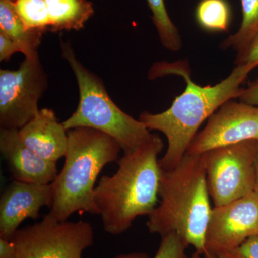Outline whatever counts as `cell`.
Wrapping results in <instances>:
<instances>
[{
	"label": "cell",
	"instance_id": "7c38bea8",
	"mask_svg": "<svg viewBox=\"0 0 258 258\" xmlns=\"http://www.w3.org/2000/svg\"><path fill=\"white\" fill-rule=\"evenodd\" d=\"M0 152L16 181L49 184L58 174L57 163L45 160L27 147L18 129L0 128Z\"/></svg>",
	"mask_w": 258,
	"mask_h": 258
},
{
	"label": "cell",
	"instance_id": "f1b7e54d",
	"mask_svg": "<svg viewBox=\"0 0 258 258\" xmlns=\"http://www.w3.org/2000/svg\"><path fill=\"white\" fill-rule=\"evenodd\" d=\"M189 258H203V254H199L198 252H195V253L191 255V257Z\"/></svg>",
	"mask_w": 258,
	"mask_h": 258
},
{
	"label": "cell",
	"instance_id": "2e32d148",
	"mask_svg": "<svg viewBox=\"0 0 258 258\" xmlns=\"http://www.w3.org/2000/svg\"><path fill=\"white\" fill-rule=\"evenodd\" d=\"M195 18L204 30L228 32L232 20L230 5L227 0H200Z\"/></svg>",
	"mask_w": 258,
	"mask_h": 258
},
{
	"label": "cell",
	"instance_id": "9a60e30c",
	"mask_svg": "<svg viewBox=\"0 0 258 258\" xmlns=\"http://www.w3.org/2000/svg\"><path fill=\"white\" fill-rule=\"evenodd\" d=\"M50 18V30H82L94 15L93 5L88 0H45Z\"/></svg>",
	"mask_w": 258,
	"mask_h": 258
},
{
	"label": "cell",
	"instance_id": "7a4b0ae2",
	"mask_svg": "<svg viewBox=\"0 0 258 258\" xmlns=\"http://www.w3.org/2000/svg\"><path fill=\"white\" fill-rule=\"evenodd\" d=\"M164 149L157 134L116 161L118 169L103 176L95 188L94 201L107 233L126 232L141 216H149L159 202L161 168L159 156Z\"/></svg>",
	"mask_w": 258,
	"mask_h": 258
},
{
	"label": "cell",
	"instance_id": "f546056e",
	"mask_svg": "<svg viewBox=\"0 0 258 258\" xmlns=\"http://www.w3.org/2000/svg\"><path fill=\"white\" fill-rule=\"evenodd\" d=\"M10 1L14 2L15 0H10Z\"/></svg>",
	"mask_w": 258,
	"mask_h": 258
},
{
	"label": "cell",
	"instance_id": "5b68a950",
	"mask_svg": "<svg viewBox=\"0 0 258 258\" xmlns=\"http://www.w3.org/2000/svg\"><path fill=\"white\" fill-rule=\"evenodd\" d=\"M61 55L74 71L79 91V104L62 122L69 131L89 128L114 139L123 153L133 152L152 138L140 120L125 113L111 99L99 76L85 67L76 57L70 42L60 40Z\"/></svg>",
	"mask_w": 258,
	"mask_h": 258
},
{
	"label": "cell",
	"instance_id": "83f0119b",
	"mask_svg": "<svg viewBox=\"0 0 258 258\" xmlns=\"http://www.w3.org/2000/svg\"><path fill=\"white\" fill-rule=\"evenodd\" d=\"M203 258H220L216 254L210 253V252H205L203 254Z\"/></svg>",
	"mask_w": 258,
	"mask_h": 258
},
{
	"label": "cell",
	"instance_id": "e0dca14e",
	"mask_svg": "<svg viewBox=\"0 0 258 258\" xmlns=\"http://www.w3.org/2000/svg\"><path fill=\"white\" fill-rule=\"evenodd\" d=\"M242 20L239 30L222 42L221 48L243 51L258 33V0H241Z\"/></svg>",
	"mask_w": 258,
	"mask_h": 258
},
{
	"label": "cell",
	"instance_id": "cb8c5ba5",
	"mask_svg": "<svg viewBox=\"0 0 258 258\" xmlns=\"http://www.w3.org/2000/svg\"><path fill=\"white\" fill-rule=\"evenodd\" d=\"M238 99L247 104L258 106V79L249 83L247 88H244Z\"/></svg>",
	"mask_w": 258,
	"mask_h": 258
},
{
	"label": "cell",
	"instance_id": "4fadbf2b",
	"mask_svg": "<svg viewBox=\"0 0 258 258\" xmlns=\"http://www.w3.org/2000/svg\"><path fill=\"white\" fill-rule=\"evenodd\" d=\"M19 135L23 143L45 160L57 162L64 157L68 147V131L53 110L40 109L23 128Z\"/></svg>",
	"mask_w": 258,
	"mask_h": 258
},
{
	"label": "cell",
	"instance_id": "603a6c76",
	"mask_svg": "<svg viewBox=\"0 0 258 258\" xmlns=\"http://www.w3.org/2000/svg\"><path fill=\"white\" fill-rule=\"evenodd\" d=\"M21 52L20 47L9 37L0 32V61L8 62L12 56Z\"/></svg>",
	"mask_w": 258,
	"mask_h": 258
},
{
	"label": "cell",
	"instance_id": "ffe728a7",
	"mask_svg": "<svg viewBox=\"0 0 258 258\" xmlns=\"http://www.w3.org/2000/svg\"><path fill=\"white\" fill-rule=\"evenodd\" d=\"M187 248L181 237L171 232L161 237L160 245L154 258H189L185 252Z\"/></svg>",
	"mask_w": 258,
	"mask_h": 258
},
{
	"label": "cell",
	"instance_id": "484cf974",
	"mask_svg": "<svg viewBox=\"0 0 258 258\" xmlns=\"http://www.w3.org/2000/svg\"><path fill=\"white\" fill-rule=\"evenodd\" d=\"M114 258H150L147 252H134L131 253L120 254Z\"/></svg>",
	"mask_w": 258,
	"mask_h": 258
},
{
	"label": "cell",
	"instance_id": "4316f807",
	"mask_svg": "<svg viewBox=\"0 0 258 258\" xmlns=\"http://www.w3.org/2000/svg\"><path fill=\"white\" fill-rule=\"evenodd\" d=\"M254 192L258 196V152L255 162V185H254Z\"/></svg>",
	"mask_w": 258,
	"mask_h": 258
},
{
	"label": "cell",
	"instance_id": "6da1fadb",
	"mask_svg": "<svg viewBox=\"0 0 258 258\" xmlns=\"http://www.w3.org/2000/svg\"><path fill=\"white\" fill-rule=\"evenodd\" d=\"M252 70L246 64L236 66L228 77L215 86H201L191 80L186 60L163 61L153 64L148 74L149 79L176 75L186 82L184 92L176 97L165 111H144L139 115V119L150 132H160L167 139V149L159 159L163 170H171L181 162L205 120L226 102L240 96L244 89L240 86Z\"/></svg>",
	"mask_w": 258,
	"mask_h": 258
},
{
	"label": "cell",
	"instance_id": "ac0fdd59",
	"mask_svg": "<svg viewBox=\"0 0 258 258\" xmlns=\"http://www.w3.org/2000/svg\"><path fill=\"white\" fill-rule=\"evenodd\" d=\"M147 2L152 12L153 24L163 46L171 52L181 50L182 47L181 35L168 14L164 0H147Z\"/></svg>",
	"mask_w": 258,
	"mask_h": 258
},
{
	"label": "cell",
	"instance_id": "4dcf8cb0",
	"mask_svg": "<svg viewBox=\"0 0 258 258\" xmlns=\"http://www.w3.org/2000/svg\"><path fill=\"white\" fill-rule=\"evenodd\" d=\"M14 258H18V257H17V256H16V257H15Z\"/></svg>",
	"mask_w": 258,
	"mask_h": 258
},
{
	"label": "cell",
	"instance_id": "52a82bcc",
	"mask_svg": "<svg viewBox=\"0 0 258 258\" xmlns=\"http://www.w3.org/2000/svg\"><path fill=\"white\" fill-rule=\"evenodd\" d=\"M12 242L18 258H82L94 243V230L89 222L60 221L47 214L19 229Z\"/></svg>",
	"mask_w": 258,
	"mask_h": 258
},
{
	"label": "cell",
	"instance_id": "ba28073f",
	"mask_svg": "<svg viewBox=\"0 0 258 258\" xmlns=\"http://www.w3.org/2000/svg\"><path fill=\"white\" fill-rule=\"evenodd\" d=\"M48 80L38 56L25 57L18 69L0 70V128H23L38 113Z\"/></svg>",
	"mask_w": 258,
	"mask_h": 258
},
{
	"label": "cell",
	"instance_id": "277c9868",
	"mask_svg": "<svg viewBox=\"0 0 258 258\" xmlns=\"http://www.w3.org/2000/svg\"><path fill=\"white\" fill-rule=\"evenodd\" d=\"M68 137L63 167L51 183L53 203L48 214L60 221L76 212L98 215L97 178L107 164L118 161L122 151L114 139L95 129H71Z\"/></svg>",
	"mask_w": 258,
	"mask_h": 258
},
{
	"label": "cell",
	"instance_id": "44dd1931",
	"mask_svg": "<svg viewBox=\"0 0 258 258\" xmlns=\"http://www.w3.org/2000/svg\"><path fill=\"white\" fill-rule=\"evenodd\" d=\"M216 255L220 258H258V235L252 236L235 248Z\"/></svg>",
	"mask_w": 258,
	"mask_h": 258
},
{
	"label": "cell",
	"instance_id": "8992f818",
	"mask_svg": "<svg viewBox=\"0 0 258 258\" xmlns=\"http://www.w3.org/2000/svg\"><path fill=\"white\" fill-rule=\"evenodd\" d=\"M257 152L258 141L249 140L203 154L214 207L254 192Z\"/></svg>",
	"mask_w": 258,
	"mask_h": 258
},
{
	"label": "cell",
	"instance_id": "30bf717a",
	"mask_svg": "<svg viewBox=\"0 0 258 258\" xmlns=\"http://www.w3.org/2000/svg\"><path fill=\"white\" fill-rule=\"evenodd\" d=\"M254 235H258V196L254 192L212 208L205 253L230 250Z\"/></svg>",
	"mask_w": 258,
	"mask_h": 258
},
{
	"label": "cell",
	"instance_id": "3957f363",
	"mask_svg": "<svg viewBox=\"0 0 258 258\" xmlns=\"http://www.w3.org/2000/svg\"><path fill=\"white\" fill-rule=\"evenodd\" d=\"M159 204L148 216V230L161 237L174 232L188 247L205 253L212 208L203 154L184 156L171 170L161 169Z\"/></svg>",
	"mask_w": 258,
	"mask_h": 258
},
{
	"label": "cell",
	"instance_id": "7402d4cb",
	"mask_svg": "<svg viewBox=\"0 0 258 258\" xmlns=\"http://www.w3.org/2000/svg\"><path fill=\"white\" fill-rule=\"evenodd\" d=\"M236 66L246 64L252 69L258 67V33L252 39L248 46L236 56Z\"/></svg>",
	"mask_w": 258,
	"mask_h": 258
},
{
	"label": "cell",
	"instance_id": "9c48e42d",
	"mask_svg": "<svg viewBox=\"0 0 258 258\" xmlns=\"http://www.w3.org/2000/svg\"><path fill=\"white\" fill-rule=\"evenodd\" d=\"M249 140L258 141V106L230 100L208 118L186 154L200 155L216 148Z\"/></svg>",
	"mask_w": 258,
	"mask_h": 258
},
{
	"label": "cell",
	"instance_id": "d6986e66",
	"mask_svg": "<svg viewBox=\"0 0 258 258\" xmlns=\"http://www.w3.org/2000/svg\"><path fill=\"white\" fill-rule=\"evenodd\" d=\"M15 11L27 28L50 30V18L45 0H15Z\"/></svg>",
	"mask_w": 258,
	"mask_h": 258
},
{
	"label": "cell",
	"instance_id": "5bb4252c",
	"mask_svg": "<svg viewBox=\"0 0 258 258\" xmlns=\"http://www.w3.org/2000/svg\"><path fill=\"white\" fill-rule=\"evenodd\" d=\"M45 32L27 28L15 11L13 2L0 0V32L13 40L25 57L39 55L38 47Z\"/></svg>",
	"mask_w": 258,
	"mask_h": 258
},
{
	"label": "cell",
	"instance_id": "8fae6325",
	"mask_svg": "<svg viewBox=\"0 0 258 258\" xmlns=\"http://www.w3.org/2000/svg\"><path fill=\"white\" fill-rule=\"evenodd\" d=\"M53 203L52 184H39L13 180L0 198V238L12 240L27 219L37 220L41 208Z\"/></svg>",
	"mask_w": 258,
	"mask_h": 258
},
{
	"label": "cell",
	"instance_id": "d4e9b609",
	"mask_svg": "<svg viewBox=\"0 0 258 258\" xmlns=\"http://www.w3.org/2000/svg\"><path fill=\"white\" fill-rule=\"evenodd\" d=\"M16 257V249L12 240L0 238V258Z\"/></svg>",
	"mask_w": 258,
	"mask_h": 258
}]
</instances>
